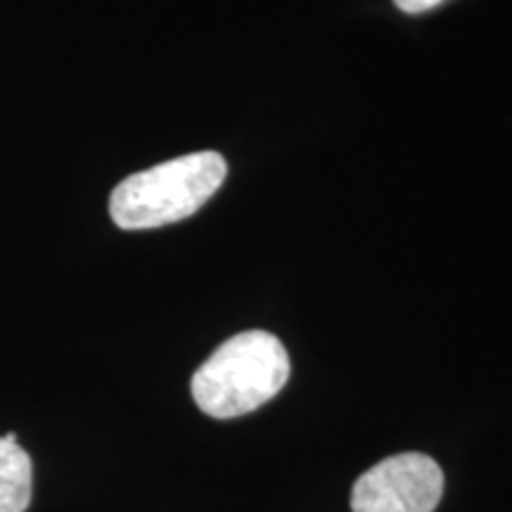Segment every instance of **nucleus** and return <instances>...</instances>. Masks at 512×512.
<instances>
[{
    "label": "nucleus",
    "instance_id": "nucleus-4",
    "mask_svg": "<svg viewBox=\"0 0 512 512\" xmlns=\"http://www.w3.org/2000/svg\"><path fill=\"white\" fill-rule=\"evenodd\" d=\"M34 491V465L17 441L0 437V512H24Z\"/></svg>",
    "mask_w": 512,
    "mask_h": 512
},
{
    "label": "nucleus",
    "instance_id": "nucleus-5",
    "mask_svg": "<svg viewBox=\"0 0 512 512\" xmlns=\"http://www.w3.org/2000/svg\"><path fill=\"white\" fill-rule=\"evenodd\" d=\"M441 3H446V0H394L396 8L408 12V15H420V12L437 8Z\"/></svg>",
    "mask_w": 512,
    "mask_h": 512
},
{
    "label": "nucleus",
    "instance_id": "nucleus-1",
    "mask_svg": "<svg viewBox=\"0 0 512 512\" xmlns=\"http://www.w3.org/2000/svg\"><path fill=\"white\" fill-rule=\"evenodd\" d=\"M290 356L278 337L247 330L226 339L192 375V399L211 418H240L273 399L290 380Z\"/></svg>",
    "mask_w": 512,
    "mask_h": 512
},
{
    "label": "nucleus",
    "instance_id": "nucleus-3",
    "mask_svg": "<svg viewBox=\"0 0 512 512\" xmlns=\"http://www.w3.org/2000/svg\"><path fill=\"white\" fill-rule=\"evenodd\" d=\"M444 472L425 453H396L363 472L351 491L354 512H434Z\"/></svg>",
    "mask_w": 512,
    "mask_h": 512
},
{
    "label": "nucleus",
    "instance_id": "nucleus-2",
    "mask_svg": "<svg viewBox=\"0 0 512 512\" xmlns=\"http://www.w3.org/2000/svg\"><path fill=\"white\" fill-rule=\"evenodd\" d=\"M219 152H192L128 176L112 190L110 216L124 230H150L200 211L226 181Z\"/></svg>",
    "mask_w": 512,
    "mask_h": 512
}]
</instances>
